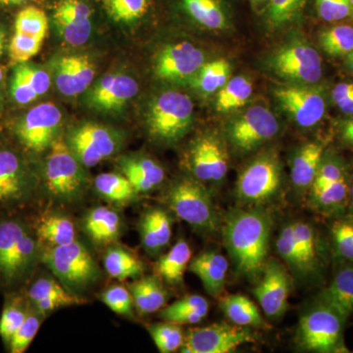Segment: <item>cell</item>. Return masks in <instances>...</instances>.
Wrapping results in <instances>:
<instances>
[{
  "label": "cell",
  "instance_id": "1",
  "mask_svg": "<svg viewBox=\"0 0 353 353\" xmlns=\"http://www.w3.org/2000/svg\"><path fill=\"white\" fill-rule=\"evenodd\" d=\"M271 216L262 209H234L226 216L223 239L236 270L254 280L261 276L270 246Z\"/></svg>",
  "mask_w": 353,
  "mask_h": 353
},
{
  "label": "cell",
  "instance_id": "2",
  "mask_svg": "<svg viewBox=\"0 0 353 353\" xmlns=\"http://www.w3.org/2000/svg\"><path fill=\"white\" fill-rule=\"evenodd\" d=\"M41 256L39 241L15 218L0 220V279L6 285L24 280Z\"/></svg>",
  "mask_w": 353,
  "mask_h": 353
},
{
  "label": "cell",
  "instance_id": "3",
  "mask_svg": "<svg viewBox=\"0 0 353 353\" xmlns=\"http://www.w3.org/2000/svg\"><path fill=\"white\" fill-rule=\"evenodd\" d=\"M347 320L326 304L316 303L301 318L296 331L297 345L306 352H348L343 339Z\"/></svg>",
  "mask_w": 353,
  "mask_h": 353
},
{
  "label": "cell",
  "instance_id": "4",
  "mask_svg": "<svg viewBox=\"0 0 353 353\" xmlns=\"http://www.w3.org/2000/svg\"><path fill=\"white\" fill-rule=\"evenodd\" d=\"M39 259L64 285L81 290L101 277V270L88 248L79 241L41 250Z\"/></svg>",
  "mask_w": 353,
  "mask_h": 353
},
{
  "label": "cell",
  "instance_id": "5",
  "mask_svg": "<svg viewBox=\"0 0 353 353\" xmlns=\"http://www.w3.org/2000/svg\"><path fill=\"white\" fill-rule=\"evenodd\" d=\"M167 202L179 218L202 233L218 229L214 201L205 187L192 180H182L169 190Z\"/></svg>",
  "mask_w": 353,
  "mask_h": 353
},
{
  "label": "cell",
  "instance_id": "6",
  "mask_svg": "<svg viewBox=\"0 0 353 353\" xmlns=\"http://www.w3.org/2000/svg\"><path fill=\"white\" fill-rule=\"evenodd\" d=\"M44 175L46 189L57 201H74L82 194V169L63 139L58 138L51 143Z\"/></svg>",
  "mask_w": 353,
  "mask_h": 353
},
{
  "label": "cell",
  "instance_id": "7",
  "mask_svg": "<svg viewBox=\"0 0 353 353\" xmlns=\"http://www.w3.org/2000/svg\"><path fill=\"white\" fill-rule=\"evenodd\" d=\"M194 104L187 94L166 92L153 102L148 128L153 137L163 141L181 138L192 123Z\"/></svg>",
  "mask_w": 353,
  "mask_h": 353
},
{
  "label": "cell",
  "instance_id": "8",
  "mask_svg": "<svg viewBox=\"0 0 353 353\" xmlns=\"http://www.w3.org/2000/svg\"><path fill=\"white\" fill-rule=\"evenodd\" d=\"M256 340L250 327L216 323L190 330L181 348L183 353H230Z\"/></svg>",
  "mask_w": 353,
  "mask_h": 353
},
{
  "label": "cell",
  "instance_id": "9",
  "mask_svg": "<svg viewBox=\"0 0 353 353\" xmlns=\"http://www.w3.org/2000/svg\"><path fill=\"white\" fill-rule=\"evenodd\" d=\"M281 169L275 154L262 155L241 172L236 183V196L241 203L259 205L277 194Z\"/></svg>",
  "mask_w": 353,
  "mask_h": 353
},
{
  "label": "cell",
  "instance_id": "10",
  "mask_svg": "<svg viewBox=\"0 0 353 353\" xmlns=\"http://www.w3.org/2000/svg\"><path fill=\"white\" fill-rule=\"evenodd\" d=\"M260 277L253 294L265 315L270 319H279L287 311L292 290V278L287 267L277 259L268 260Z\"/></svg>",
  "mask_w": 353,
  "mask_h": 353
},
{
  "label": "cell",
  "instance_id": "11",
  "mask_svg": "<svg viewBox=\"0 0 353 353\" xmlns=\"http://www.w3.org/2000/svg\"><path fill=\"white\" fill-rule=\"evenodd\" d=\"M279 131L277 118L264 106H252L234 121L230 128V139L241 152L254 150L273 139Z\"/></svg>",
  "mask_w": 353,
  "mask_h": 353
},
{
  "label": "cell",
  "instance_id": "12",
  "mask_svg": "<svg viewBox=\"0 0 353 353\" xmlns=\"http://www.w3.org/2000/svg\"><path fill=\"white\" fill-rule=\"evenodd\" d=\"M61 112L51 102L34 106L21 120L17 136L27 150L41 152L51 145L60 122Z\"/></svg>",
  "mask_w": 353,
  "mask_h": 353
},
{
  "label": "cell",
  "instance_id": "13",
  "mask_svg": "<svg viewBox=\"0 0 353 353\" xmlns=\"http://www.w3.org/2000/svg\"><path fill=\"white\" fill-rule=\"evenodd\" d=\"M274 68L279 75L290 80L314 85L322 77L319 53L306 43H294L282 48L274 58Z\"/></svg>",
  "mask_w": 353,
  "mask_h": 353
},
{
  "label": "cell",
  "instance_id": "14",
  "mask_svg": "<svg viewBox=\"0 0 353 353\" xmlns=\"http://www.w3.org/2000/svg\"><path fill=\"white\" fill-rule=\"evenodd\" d=\"M276 97L294 122L303 128L316 126L326 112L324 92L317 88H281L276 90Z\"/></svg>",
  "mask_w": 353,
  "mask_h": 353
},
{
  "label": "cell",
  "instance_id": "15",
  "mask_svg": "<svg viewBox=\"0 0 353 353\" xmlns=\"http://www.w3.org/2000/svg\"><path fill=\"white\" fill-rule=\"evenodd\" d=\"M69 148L81 163L94 167L114 154L117 141L105 128L87 124L74 132Z\"/></svg>",
  "mask_w": 353,
  "mask_h": 353
},
{
  "label": "cell",
  "instance_id": "16",
  "mask_svg": "<svg viewBox=\"0 0 353 353\" xmlns=\"http://www.w3.org/2000/svg\"><path fill=\"white\" fill-rule=\"evenodd\" d=\"M31 182L15 152L0 150V208H12L27 201Z\"/></svg>",
  "mask_w": 353,
  "mask_h": 353
},
{
  "label": "cell",
  "instance_id": "17",
  "mask_svg": "<svg viewBox=\"0 0 353 353\" xmlns=\"http://www.w3.org/2000/svg\"><path fill=\"white\" fill-rule=\"evenodd\" d=\"M204 63V55L189 43L167 46L158 55L155 74L162 80H178L194 75Z\"/></svg>",
  "mask_w": 353,
  "mask_h": 353
},
{
  "label": "cell",
  "instance_id": "18",
  "mask_svg": "<svg viewBox=\"0 0 353 353\" xmlns=\"http://www.w3.org/2000/svg\"><path fill=\"white\" fill-rule=\"evenodd\" d=\"M190 165L197 180L219 182L228 172L226 150L215 137H203L192 148Z\"/></svg>",
  "mask_w": 353,
  "mask_h": 353
},
{
  "label": "cell",
  "instance_id": "19",
  "mask_svg": "<svg viewBox=\"0 0 353 353\" xmlns=\"http://www.w3.org/2000/svg\"><path fill=\"white\" fill-rule=\"evenodd\" d=\"M189 268L201 281L210 296L217 297L222 294L229 270V262L224 255L214 250L201 252L190 260Z\"/></svg>",
  "mask_w": 353,
  "mask_h": 353
},
{
  "label": "cell",
  "instance_id": "20",
  "mask_svg": "<svg viewBox=\"0 0 353 353\" xmlns=\"http://www.w3.org/2000/svg\"><path fill=\"white\" fill-rule=\"evenodd\" d=\"M347 320L353 313V263H340L328 287L318 297Z\"/></svg>",
  "mask_w": 353,
  "mask_h": 353
},
{
  "label": "cell",
  "instance_id": "21",
  "mask_svg": "<svg viewBox=\"0 0 353 353\" xmlns=\"http://www.w3.org/2000/svg\"><path fill=\"white\" fill-rule=\"evenodd\" d=\"M94 68L87 57H68L58 65L57 87L65 95L72 97L90 87L94 78Z\"/></svg>",
  "mask_w": 353,
  "mask_h": 353
},
{
  "label": "cell",
  "instance_id": "22",
  "mask_svg": "<svg viewBox=\"0 0 353 353\" xmlns=\"http://www.w3.org/2000/svg\"><path fill=\"white\" fill-rule=\"evenodd\" d=\"M138 90V83L131 77L108 75L95 87L92 101L101 108L117 109L132 99Z\"/></svg>",
  "mask_w": 353,
  "mask_h": 353
},
{
  "label": "cell",
  "instance_id": "23",
  "mask_svg": "<svg viewBox=\"0 0 353 353\" xmlns=\"http://www.w3.org/2000/svg\"><path fill=\"white\" fill-rule=\"evenodd\" d=\"M325 146L311 141L296 152L292 160V181L297 190H310L324 157Z\"/></svg>",
  "mask_w": 353,
  "mask_h": 353
},
{
  "label": "cell",
  "instance_id": "24",
  "mask_svg": "<svg viewBox=\"0 0 353 353\" xmlns=\"http://www.w3.org/2000/svg\"><path fill=\"white\" fill-rule=\"evenodd\" d=\"M172 220L166 211L152 209L141 222V240L143 248L150 253H157L170 243Z\"/></svg>",
  "mask_w": 353,
  "mask_h": 353
},
{
  "label": "cell",
  "instance_id": "25",
  "mask_svg": "<svg viewBox=\"0 0 353 353\" xmlns=\"http://www.w3.org/2000/svg\"><path fill=\"white\" fill-rule=\"evenodd\" d=\"M294 238L301 253L309 277H316L324 268L321 243L314 228L304 221L292 223Z\"/></svg>",
  "mask_w": 353,
  "mask_h": 353
},
{
  "label": "cell",
  "instance_id": "26",
  "mask_svg": "<svg viewBox=\"0 0 353 353\" xmlns=\"http://www.w3.org/2000/svg\"><path fill=\"white\" fill-rule=\"evenodd\" d=\"M134 305L141 314H152L160 310L169 299V294L157 276H145L130 285Z\"/></svg>",
  "mask_w": 353,
  "mask_h": 353
},
{
  "label": "cell",
  "instance_id": "27",
  "mask_svg": "<svg viewBox=\"0 0 353 353\" xmlns=\"http://www.w3.org/2000/svg\"><path fill=\"white\" fill-rule=\"evenodd\" d=\"M83 227L85 233L95 243H111L119 236L120 216L105 206H99L90 210L85 216Z\"/></svg>",
  "mask_w": 353,
  "mask_h": 353
},
{
  "label": "cell",
  "instance_id": "28",
  "mask_svg": "<svg viewBox=\"0 0 353 353\" xmlns=\"http://www.w3.org/2000/svg\"><path fill=\"white\" fill-rule=\"evenodd\" d=\"M123 172L137 192H148L164 180L162 167L148 158L127 160L123 164Z\"/></svg>",
  "mask_w": 353,
  "mask_h": 353
},
{
  "label": "cell",
  "instance_id": "29",
  "mask_svg": "<svg viewBox=\"0 0 353 353\" xmlns=\"http://www.w3.org/2000/svg\"><path fill=\"white\" fill-rule=\"evenodd\" d=\"M330 241L334 259L339 263H353V208L334 218Z\"/></svg>",
  "mask_w": 353,
  "mask_h": 353
},
{
  "label": "cell",
  "instance_id": "30",
  "mask_svg": "<svg viewBox=\"0 0 353 353\" xmlns=\"http://www.w3.org/2000/svg\"><path fill=\"white\" fill-rule=\"evenodd\" d=\"M220 308L234 324L250 328H262L266 325L259 307L243 294H229L222 297Z\"/></svg>",
  "mask_w": 353,
  "mask_h": 353
},
{
  "label": "cell",
  "instance_id": "31",
  "mask_svg": "<svg viewBox=\"0 0 353 353\" xmlns=\"http://www.w3.org/2000/svg\"><path fill=\"white\" fill-rule=\"evenodd\" d=\"M185 11L199 25L210 30L227 27V16L220 0H179Z\"/></svg>",
  "mask_w": 353,
  "mask_h": 353
},
{
  "label": "cell",
  "instance_id": "32",
  "mask_svg": "<svg viewBox=\"0 0 353 353\" xmlns=\"http://www.w3.org/2000/svg\"><path fill=\"white\" fill-rule=\"evenodd\" d=\"M192 259V250L189 243L183 240L176 241L173 248L160 259L157 271L163 280L171 285L183 282L185 269Z\"/></svg>",
  "mask_w": 353,
  "mask_h": 353
},
{
  "label": "cell",
  "instance_id": "33",
  "mask_svg": "<svg viewBox=\"0 0 353 353\" xmlns=\"http://www.w3.org/2000/svg\"><path fill=\"white\" fill-rule=\"evenodd\" d=\"M104 267L111 277L120 281L138 278L145 269L136 255L120 246L109 248L104 256Z\"/></svg>",
  "mask_w": 353,
  "mask_h": 353
},
{
  "label": "cell",
  "instance_id": "34",
  "mask_svg": "<svg viewBox=\"0 0 353 353\" xmlns=\"http://www.w3.org/2000/svg\"><path fill=\"white\" fill-rule=\"evenodd\" d=\"M37 236L50 246L68 245L76 241L75 226L65 216L50 215L39 223Z\"/></svg>",
  "mask_w": 353,
  "mask_h": 353
},
{
  "label": "cell",
  "instance_id": "35",
  "mask_svg": "<svg viewBox=\"0 0 353 353\" xmlns=\"http://www.w3.org/2000/svg\"><path fill=\"white\" fill-rule=\"evenodd\" d=\"M14 32L25 38L44 41L48 32V17L46 11L34 4L25 6L16 15Z\"/></svg>",
  "mask_w": 353,
  "mask_h": 353
},
{
  "label": "cell",
  "instance_id": "36",
  "mask_svg": "<svg viewBox=\"0 0 353 353\" xmlns=\"http://www.w3.org/2000/svg\"><path fill=\"white\" fill-rule=\"evenodd\" d=\"M104 13L113 22L131 24L150 12L152 0H99Z\"/></svg>",
  "mask_w": 353,
  "mask_h": 353
},
{
  "label": "cell",
  "instance_id": "37",
  "mask_svg": "<svg viewBox=\"0 0 353 353\" xmlns=\"http://www.w3.org/2000/svg\"><path fill=\"white\" fill-rule=\"evenodd\" d=\"M252 83L245 77L231 79L218 94L216 108L219 112H230L243 108L252 97Z\"/></svg>",
  "mask_w": 353,
  "mask_h": 353
},
{
  "label": "cell",
  "instance_id": "38",
  "mask_svg": "<svg viewBox=\"0 0 353 353\" xmlns=\"http://www.w3.org/2000/svg\"><path fill=\"white\" fill-rule=\"evenodd\" d=\"M30 310L29 303L19 296H13L7 299L0 315V338L4 345L8 348L14 334L25 321Z\"/></svg>",
  "mask_w": 353,
  "mask_h": 353
},
{
  "label": "cell",
  "instance_id": "39",
  "mask_svg": "<svg viewBox=\"0 0 353 353\" xmlns=\"http://www.w3.org/2000/svg\"><path fill=\"white\" fill-rule=\"evenodd\" d=\"M95 189L108 201L126 203L134 199L138 192L126 176L115 173H103L95 179Z\"/></svg>",
  "mask_w": 353,
  "mask_h": 353
},
{
  "label": "cell",
  "instance_id": "40",
  "mask_svg": "<svg viewBox=\"0 0 353 353\" xmlns=\"http://www.w3.org/2000/svg\"><path fill=\"white\" fill-rule=\"evenodd\" d=\"M320 46L332 57L348 55L353 51V27L339 25L325 30L319 37Z\"/></svg>",
  "mask_w": 353,
  "mask_h": 353
},
{
  "label": "cell",
  "instance_id": "41",
  "mask_svg": "<svg viewBox=\"0 0 353 353\" xmlns=\"http://www.w3.org/2000/svg\"><path fill=\"white\" fill-rule=\"evenodd\" d=\"M276 246L281 259L284 260L292 271L301 275V277H309L305 263L296 245L292 223L281 230Z\"/></svg>",
  "mask_w": 353,
  "mask_h": 353
},
{
  "label": "cell",
  "instance_id": "42",
  "mask_svg": "<svg viewBox=\"0 0 353 353\" xmlns=\"http://www.w3.org/2000/svg\"><path fill=\"white\" fill-rule=\"evenodd\" d=\"M64 299L72 305L81 303L80 299L65 289L63 285L51 278H39L32 283L27 292V301L29 303L41 299Z\"/></svg>",
  "mask_w": 353,
  "mask_h": 353
},
{
  "label": "cell",
  "instance_id": "43",
  "mask_svg": "<svg viewBox=\"0 0 353 353\" xmlns=\"http://www.w3.org/2000/svg\"><path fill=\"white\" fill-rule=\"evenodd\" d=\"M148 330L160 352L171 353L182 347L185 338L178 324L167 321L155 323Z\"/></svg>",
  "mask_w": 353,
  "mask_h": 353
},
{
  "label": "cell",
  "instance_id": "44",
  "mask_svg": "<svg viewBox=\"0 0 353 353\" xmlns=\"http://www.w3.org/2000/svg\"><path fill=\"white\" fill-rule=\"evenodd\" d=\"M199 87L206 94H212L226 85L230 75V64L219 59L203 65L199 70Z\"/></svg>",
  "mask_w": 353,
  "mask_h": 353
},
{
  "label": "cell",
  "instance_id": "45",
  "mask_svg": "<svg viewBox=\"0 0 353 353\" xmlns=\"http://www.w3.org/2000/svg\"><path fill=\"white\" fill-rule=\"evenodd\" d=\"M43 316L30 305V310L25 321L23 322L20 328L14 334L7 350L11 353L25 352L31 345L32 341H34L39 328H41V317Z\"/></svg>",
  "mask_w": 353,
  "mask_h": 353
},
{
  "label": "cell",
  "instance_id": "46",
  "mask_svg": "<svg viewBox=\"0 0 353 353\" xmlns=\"http://www.w3.org/2000/svg\"><path fill=\"white\" fill-rule=\"evenodd\" d=\"M306 0H269L268 19L274 27L296 19L303 11Z\"/></svg>",
  "mask_w": 353,
  "mask_h": 353
},
{
  "label": "cell",
  "instance_id": "47",
  "mask_svg": "<svg viewBox=\"0 0 353 353\" xmlns=\"http://www.w3.org/2000/svg\"><path fill=\"white\" fill-rule=\"evenodd\" d=\"M102 303L116 314L132 316L134 301L130 290L122 285H112L101 294Z\"/></svg>",
  "mask_w": 353,
  "mask_h": 353
},
{
  "label": "cell",
  "instance_id": "48",
  "mask_svg": "<svg viewBox=\"0 0 353 353\" xmlns=\"http://www.w3.org/2000/svg\"><path fill=\"white\" fill-rule=\"evenodd\" d=\"M318 15L328 23L353 18V6L350 0H316Z\"/></svg>",
  "mask_w": 353,
  "mask_h": 353
},
{
  "label": "cell",
  "instance_id": "49",
  "mask_svg": "<svg viewBox=\"0 0 353 353\" xmlns=\"http://www.w3.org/2000/svg\"><path fill=\"white\" fill-rule=\"evenodd\" d=\"M43 43V41L41 39L25 38L14 34L9 44V57L13 63H25L34 55L38 54Z\"/></svg>",
  "mask_w": 353,
  "mask_h": 353
},
{
  "label": "cell",
  "instance_id": "50",
  "mask_svg": "<svg viewBox=\"0 0 353 353\" xmlns=\"http://www.w3.org/2000/svg\"><path fill=\"white\" fill-rule=\"evenodd\" d=\"M58 31L71 46H79L87 43L92 32V21L87 23H74L62 19H53Z\"/></svg>",
  "mask_w": 353,
  "mask_h": 353
},
{
  "label": "cell",
  "instance_id": "51",
  "mask_svg": "<svg viewBox=\"0 0 353 353\" xmlns=\"http://www.w3.org/2000/svg\"><path fill=\"white\" fill-rule=\"evenodd\" d=\"M208 301L203 296L192 294L179 299L176 303L171 304L168 307L161 311L162 319L169 315L176 314V313L190 312V311H208Z\"/></svg>",
  "mask_w": 353,
  "mask_h": 353
},
{
  "label": "cell",
  "instance_id": "52",
  "mask_svg": "<svg viewBox=\"0 0 353 353\" xmlns=\"http://www.w3.org/2000/svg\"><path fill=\"white\" fill-rule=\"evenodd\" d=\"M18 68L21 70L28 83L31 85L32 90L38 97L48 92L50 87V78L46 72L25 63L18 64Z\"/></svg>",
  "mask_w": 353,
  "mask_h": 353
},
{
  "label": "cell",
  "instance_id": "53",
  "mask_svg": "<svg viewBox=\"0 0 353 353\" xmlns=\"http://www.w3.org/2000/svg\"><path fill=\"white\" fill-rule=\"evenodd\" d=\"M11 94L13 99L19 104L30 103L38 97V94L32 90L31 85L28 83L18 66L14 71L12 82H11Z\"/></svg>",
  "mask_w": 353,
  "mask_h": 353
},
{
  "label": "cell",
  "instance_id": "54",
  "mask_svg": "<svg viewBox=\"0 0 353 353\" xmlns=\"http://www.w3.org/2000/svg\"><path fill=\"white\" fill-rule=\"evenodd\" d=\"M334 103L345 115L353 114V82L340 83L332 92Z\"/></svg>",
  "mask_w": 353,
  "mask_h": 353
},
{
  "label": "cell",
  "instance_id": "55",
  "mask_svg": "<svg viewBox=\"0 0 353 353\" xmlns=\"http://www.w3.org/2000/svg\"><path fill=\"white\" fill-rule=\"evenodd\" d=\"M340 137L345 145L353 148V114L348 115L347 119L341 123Z\"/></svg>",
  "mask_w": 353,
  "mask_h": 353
},
{
  "label": "cell",
  "instance_id": "56",
  "mask_svg": "<svg viewBox=\"0 0 353 353\" xmlns=\"http://www.w3.org/2000/svg\"><path fill=\"white\" fill-rule=\"evenodd\" d=\"M34 0H0V8H10V7L25 6Z\"/></svg>",
  "mask_w": 353,
  "mask_h": 353
},
{
  "label": "cell",
  "instance_id": "57",
  "mask_svg": "<svg viewBox=\"0 0 353 353\" xmlns=\"http://www.w3.org/2000/svg\"><path fill=\"white\" fill-rule=\"evenodd\" d=\"M4 48H6V34L3 30L0 27V57L3 54Z\"/></svg>",
  "mask_w": 353,
  "mask_h": 353
},
{
  "label": "cell",
  "instance_id": "58",
  "mask_svg": "<svg viewBox=\"0 0 353 353\" xmlns=\"http://www.w3.org/2000/svg\"><path fill=\"white\" fill-rule=\"evenodd\" d=\"M348 208H353V173L350 175V205Z\"/></svg>",
  "mask_w": 353,
  "mask_h": 353
},
{
  "label": "cell",
  "instance_id": "59",
  "mask_svg": "<svg viewBox=\"0 0 353 353\" xmlns=\"http://www.w3.org/2000/svg\"><path fill=\"white\" fill-rule=\"evenodd\" d=\"M347 66L350 71L353 73V51L348 54L347 58Z\"/></svg>",
  "mask_w": 353,
  "mask_h": 353
},
{
  "label": "cell",
  "instance_id": "60",
  "mask_svg": "<svg viewBox=\"0 0 353 353\" xmlns=\"http://www.w3.org/2000/svg\"><path fill=\"white\" fill-rule=\"evenodd\" d=\"M2 82H3V70L0 68V94H1Z\"/></svg>",
  "mask_w": 353,
  "mask_h": 353
},
{
  "label": "cell",
  "instance_id": "61",
  "mask_svg": "<svg viewBox=\"0 0 353 353\" xmlns=\"http://www.w3.org/2000/svg\"><path fill=\"white\" fill-rule=\"evenodd\" d=\"M350 2H352V6H353V0H350Z\"/></svg>",
  "mask_w": 353,
  "mask_h": 353
}]
</instances>
